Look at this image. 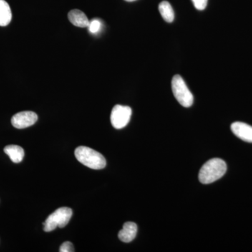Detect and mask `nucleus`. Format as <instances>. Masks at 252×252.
Instances as JSON below:
<instances>
[{"label": "nucleus", "instance_id": "obj_4", "mask_svg": "<svg viewBox=\"0 0 252 252\" xmlns=\"http://www.w3.org/2000/svg\"><path fill=\"white\" fill-rule=\"evenodd\" d=\"M172 90L179 103L183 107H190L193 103V96L187 87L185 81L179 74L174 76L172 80Z\"/></svg>", "mask_w": 252, "mask_h": 252}, {"label": "nucleus", "instance_id": "obj_5", "mask_svg": "<svg viewBox=\"0 0 252 252\" xmlns=\"http://www.w3.org/2000/svg\"><path fill=\"white\" fill-rule=\"evenodd\" d=\"M132 115V109L127 106H114L111 113V123L114 128L122 129L127 125Z\"/></svg>", "mask_w": 252, "mask_h": 252}, {"label": "nucleus", "instance_id": "obj_11", "mask_svg": "<svg viewBox=\"0 0 252 252\" xmlns=\"http://www.w3.org/2000/svg\"><path fill=\"white\" fill-rule=\"evenodd\" d=\"M11 18L12 14L9 4L5 0H0V26H8Z\"/></svg>", "mask_w": 252, "mask_h": 252}, {"label": "nucleus", "instance_id": "obj_8", "mask_svg": "<svg viewBox=\"0 0 252 252\" xmlns=\"http://www.w3.org/2000/svg\"><path fill=\"white\" fill-rule=\"evenodd\" d=\"M137 232V225L133 222H126L122 230L119 233V238L126 243H130L135 238Z\"/></svg>", "mask_w": 252, "mask_h": 252}, {"label": "nucleus", "instance_id": "obj_1", "mask_svg": "<svg viewBox=\"0 0 252 252\" xmlns=\"http://www.w3.org/2000/svg\"><path fill=\"white\" fill-rule=\"evenodd\" d=\"M227 170L226 163L220 158L210 159L203 165L199 172L200 183L209 185L220 180Z\"/></svg>", "mask_w": 252, "mask_h": 252}, {"label": "nucleus", "instance_id": "obj_9", "mask_svg": "<svg viewBox=\"0 0 252 252\" xmlns=\"http://www.w3.org/2000/svg\"><path fill=\"white\" fill-rule=\"evenodd\" d=\"M68 18L74 26L79 28L89 27V21L87 16L80 10L74 9L69 11Z\"/></svg>", "mask_w": 252, "mask_h": 252}, {"label": "nucleus", "instance_id": "obj_10", "mask_svg": "<svg viewBox=\"0 0 252 252\" xmlns=\"http://www.w3.org/2000/svg\"><path fill=\"white\" fill-rule=\"evenodd\" d=\"M5 154L9 156L12 162L18 163L22 161L25 152L22 147L17 145L6 146L4 149Z\"/></svg>", "mask_w": 252, "mask_h": 252}, {"label": "nucleus", "instance_id": "obj_15", "mask_svg": "<svg viewBox=\"0 0 252 252\" xmlns=\"http://www.w3.org/2000/svg\"><path fill=\"white\" fill-rule=\"evenodd\" d=\"M60 252H74V249L73 245L70 242H65L61 245L60 248Z\"/></svg>", "mask_w": 252, "mask_h": 252}, {"label": "nucleus", "instance_id": "obj_7", "mask_svg": "<svg viewBox=\"0 0 252 252\" xmlns=\"http://www.w3.org/2000/svg\"><path fill=\"white\" fill-rule=\"evenodd\" d=\"M230 128L238 138L252 143V126L243 122H235L230 126Z\"/></svg>", "mask_w": 252, "mask_h": 252}, {"label": "nucleus", "instance_id": "obj_3", "mask_svg": "<svg viewBox=\"0 0 252 252\" xmlns=\"http://www.w3.org/2000/svg\"><path fill=\"white\" fill-rule=\"evenodd\" d=\"M72 216V209L65 207L58 209L54 213L50 215L43 223L44 231H53L57 227L64 228L69 223Z\"/></svg>", "mask_w": 252, "mask_h": 252}, {"label": "nucleus", "instance_id": "obj_6", "mask_svg": "<svg viewBox=\"0 0 252 252\" xmlns=\"http://www.w3.org/2000/svg\"><path fill=\"white\" fill-rule=\"evenodd\" d=\"M37 119L36 113L26 111L15 114L11 119V124L16 128L23 129L34 125Z\"/></svg>", "mask_w": 252, "mask_h": 252}, {"label": "nucleus", "instance_id": "obj_12", "mask_svg": "<svg viewBox=\"0 0 252 252\" xmlns=\"http://www.w3.org/2000/svg\"><path fill=\"white\" fill-rule=\"evenodd\" d=\"M159 11L162 18L167 23H172L175 19V13L171 4L167 1L160 3L158 6Z\"/></svg>", "mask_w": 252, "mask_h": 252}, {"label": "nucleus", "instance_id": "obj_13", "mask_svg": "<svg viewBox=\"0 0 252 252\" xmlns=\"http://www.w3.org/2000/svg\"><path fill=\"white\" fill-rule=\"evenodd\" d=\"M101 28V22L98 19H94L89 23V30L93 34L97 33Z\"/></svg>", "mask_w": 252, "mask_h": 252}, {"label": "nucleus", "instance_id": "obj_2", "mask_svg": "<svg viewBox=\"0 0 252 252\" xmlns=\"http://www.w3.org/2000/svg\"><path fill=\"white\" fill-rule=\"evenodd\" d=\"M78 161L94 170H101L105 167L106 159L103 156L94 149L86 147H79L74 152Z\"/></svg>", "mask_w": 252, "mask_h": 252}, {"label": "nucleus", "instance_id": "obj_16", "mask_svg": "<svg viewBox=\"0 0 252 252\" xmlns=\"http://www.w3.org/2000/svg\"><path fill=\"white\" fill-rule=\"evenodd\" d=\"M126 1H136V0H125Z\"/></svg>", "mask_w": 252, "mask_h": 252}, {"label": "nucleus", "instance_id": "obj_14", "mask_svg": "<svg viewBox=\"0 0 252 252\" xmlns=\"http://www.w3.org/2000/svg\"><path fill=\"white\" fill-rule=\"evenodd\" d=\"M195 9L202 11L206 8L208 0H192Z\"/></svg>", "mask_w": 252, "mask_h": 252}]
</instances>
